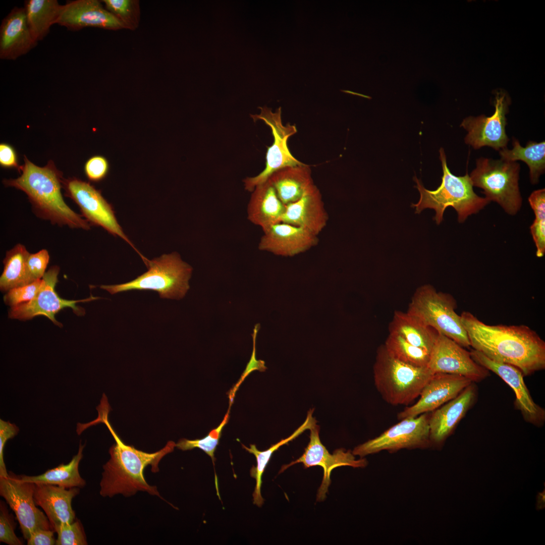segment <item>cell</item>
<instances>
[{
    "label": "cell",
    "instance_id": "4dcf8cb0",
    "mask_svg": "<svg viewBox=\"0 0 545 545\" xmlns=\"http://www.w3.org/2000/svg\"><path fill=\"white\" fill-rule=\"evenodd\" d=\"M513 148L507 147L500 150L501 158L511 161L522 160L529 169L530 182L536 184L545 170V142L529 141L525 147H522L518 140L513 138Z\"/></svg>",
    "mask_w": 545,
    "mask_h": 545
},
{
    "label": "cell",
    "instance_id": "ac0fdd59",
    "mask_svg": "<svg viewBox=\"0 0 545 545\" xmlns=\"http://www.w3.org/2000/svg\"><path fill=\"white\" fill-rule=\"evenodd\" d=\"M473 383L459 375L434 373L422 389L418 401L399 412L398 418L401 420L433 411L455 398Z\"/></svg>",
    "mask_w": 545,
    "mask_h": 545
},
{
    "label": "cell",
    "instance_id": "83f0119b",
    "mask_svg": "<svg viewBox=\"0 0 545 545\" xmlns=\"http://www.w3.org/2000/svg\"><path fill=\"white\" fill-rule=\"evenodd\" d=\"M313 412V409H310L307 412L304 422L291 435L285 439H282L265 451H259L255 445H250V448L242 445L243 447L246 451L253 454L256 458V466L252 467L251 469L250 475L256 480V485L253 493V504L258 507H261L264 502L261 494L262 476L272 454L280 447L294 440L306 429H310L316 424V421L312 416Z\"/></svg>",
    "mask_w": 545,
    "mask_h": 545
},
{
    "label": "cell",
    "instance_id": "836d02e7",
    "mask_svg": "<svg viewBox=\"0 0 545 545\" xmlns=\"http://www.w3.org/2000/svg\"><path fill=\"white\" fill-rule=\"evenodd\" d=\"M528 201L535 214L530 232L536 248V255L541 257L545 253V189L534 191Z\"/></svg>",
    "mask_w": 545,
    "mask_h": 545
},
{
    "label": "cell",
    "instance_id": "8d00e7d4",
    "mask_svg": "<svg viewBox=\"0 0 545 545\" xmlns=\"http://www.w3.org/2000/svg\"><path fill=\"white\" fill-rule=\"evenodd\" d=\"M56 532L58 534L57 545L87 544L83 528L78 520L71 523H62Z\"/></svg>",
    "mask_w": 545,
    "mask_h": 545
},
{
    "label": "cell",
    "instance_id": "74e56055",
    "mask_svg": "<svg viewBox=\"0 0 545 545\" xmlns=\"http://www.w3.org/2000/svg\"><path fill=\"white\" fill-rule=\"evenodd\" d=\"M41 283L42 279L24 286L13 288L4 296V301L11 307L28 302L37 295Z\"/></svg>",
    "mask_w": 545,
    "mask_h": 545
},
{
    "label": "cell",
    "instance_id": "d590c367",
    "mask_svg": "<svg viewBox=\"0 0 545 545\" xmlns=\"http://www.w3.org/2000/svg\"><path fill=\"white\" fill-rule=\"evenodd\" d=\"M229 410L219 426L212 429L206 437L193 440L183 438L176 444V447L182 451L191 450L195 448H199L211 457L214 464V452L219 445L223 429L229 420Z\"/></svg>",
    "mask_w": 545,
    "mask_h": 545
},
{
    "label": "cell",
    "instance_id": "ab89813d",
    "mask_svg": "<svg viewBox=\"0 0 545 545\" xmlns=\"http://www.w3.org/2000/svg\"><path fill=\"white\" fill-rule=\"evenodd\" d=\"M49 260V255L46 249H41L35 253H30L27 258V264L32 283L42 278Z\"/></svg>",
    "mask_w": 545,
    "mask_h": 545
},
{
    "label": "cell",
    "instance_id": "277c9868",
    "mask_svg": "<svg viewBox=\"0 0 545 545\" xmlns=\"http://www.w3.org/2000/svg\"><path fill=\"white\" fill-rule=\"evenodd\" d=\"M443 175L440 186L434 190L424 188L416 177L414 180L415 187L420 193V199L411 206L415 208V213H419L425 208L433 209L435 211L433 220L440 224L443 220L445 209L453 207L457 212L458 220L464 222L472 214L477 213L489 201L485 197L478 196L473 191V184L468 172L463 176L453 175L447 166L446 156L443 148L440 149Z\"/></svg>",
    "mask_w": 545,
    "mask_h": 545
},
{
    "label": "cell",
    "instance_id": "52a82bcc",
    "mask_svg": "<svg viewBox=\"0 0 545 545\" xmlns=\"http://www.w3.org/2000/svg\"><path fill=\"white\" fill-rule=\"evenodd\" d=\"M456 308V301L451 295L438 292L431 285H425L417 289L407 312L439 334L465 348H469V340L461 316L455 311Z\"/></svg>",
    "mask_w": 545,
    "mask_h": 545
},
{
    "label": "cell",
    "instance_id": "5bb4252c",
    "mask_svg": "<svg viewBox=\"0 0 545 545\" xmlns=\"http://www.w3.org/2000/svg\"><path fill=\"white\" fill-rule=\"evenodd\" d=\"M510 99L503 92H498L494 102L495 111L489 116H469L464 119L460 126L465 129L464 141L474 149L487 146L496 150L506 148L509 139L506 132L507 118Z\"/></svg>",
    "mask_w": 545,
    "mask_h": 545
},
{
    "label": "cell",
    "instance_id": "4fadbf2b",
    "mask_svg": "<svg viewBox=\"0 0 545 545\" xmlns=\"http://www.w3.org/2000/svg\"><path fill=\"white\" fill-rule=\"evenodd\" d=\"M35 487V483L23 481L19 476L0 477V495L15 512L27 540L37 530L51 529L47 517L36 507Z\"/></svg>",
    "mask_w": 545,
    "mask_h": 545
},
{
    "label": "cell",
    "instance_id": "d6a6232c",
    "mask_svg": "<svg viewBox=\"0 0 545 545\" xmlns=\"http://www.w3.org/2000/svg\"><path fill=\"white\" fill-rule=\"evenodd\" d=\"M384 345L388 353L400 361L416 367L428 366L430 353L413 345L397 334L389 333Z\"/></svg>",
    "mask_w": 545,
    "mask_h": 545
},
{
    "label": "cell",
    "instance_id": "7a4b0ae2",
    "mask_svg": "<svg viewBox=\"0 0 545 545\" xmlns=\"http://www.w3.org/2000/svg\"><path fill=\"white\" fill-rule=\"evenodd\" d=\"M97 418L88 423V426L102 422L107 427L115 441L110 449V460L103 466V472L100 483V494L112 497L122 494L126 497L135 495L138 491L146 492L151 495L160 497L157 487L146 481L144 471L148 465L153 472H158V464L167 454L173 451L176 444L169 441L160 450L146 453L125 444L114 430L108 420L111 407L107 399L103 398L97 407Z\"/></svg>",
    "mask_w": 545,
    "mask_h": 545
},
{
    "label": "cell",
    "instance_id": "9c48e42d",
    "mask_svg": "<svg viewBox=\"0 0 545 545\" xmlns=\"http://www.w3.org/2000/svg\"><path fill=\"white\" fill-rule=\"evenodd\" d=\"M259 108L260 113L251 115V117L254 121H263L270 128L274 141L267 148L264 170L257 175L247 177L243 181L245 189L250 192L256 186L267 181L278 170L288 166L304 164L295 158L289 150L288 140L297 130L295 125L283 124L281 107L277 108L275 112L266 106Z\"/></svg>",
    "mask_w": 545,
    "mask_h": 545
},
{
    "label": "cell",
    "instance_id": "7c38bea8",
    "mask_svg": "<svg viewBox=\"0 0 545 545\" xmlns=\"http://www.w3.org/2000/svg\"><path fill=\"white\" fill-rule=\"evenodd\" d=\"M59 271V266L54 265L45 272L42 278L40 289L35 297L28 302L11 307L9 311V318L28 320L36 316L42 315L61 328L63 324L57 320L55 315L62 309L71 308L77 315H83L85 313L84 310L78 307L76 304L92 301L98 299V297L91 296L88 298L78 300L62 298L55 290L56 284L59 281L58 277Z\"/></svg>",
    "mask_w": 545,
    "mask_h": 545
},
{
    "label": "cell",
    "instance_id": "d4e9b609",
    "mask_svg": "<svg viewBox=\"0 0 545 545\" xmlns=\"http://www.w3.org/2000/svg\"><path fill=\"white\" fill-rule=\"evenodd\" d=\"M247 206V218L265 232L281 223L285 205L279 198L269 182L256 186L253 190Z\"/></svg>",
    "mask_w": 545,
    "mask_h": 545
},
{
    "label": "cell",
    "instance_id": "ba28073f",
    "mask_svg": "<svg viewBox=\"0 0 545 545\" xmlns=\"http://www.w3.org/2000/svg\"><path fill=\"white\" fill-rule=\"evenodd\" d=\"M520 167L516 161L480 157L470 178L473 186L483 190L485 198L498 203L508 214L519 210L522 199L519 187Z\"/></svg>",
    "mask_w": 545,
    "mask_h": 545
},
{
    "label": "cell",
    "instance_id": "f1b7e54d",
    "mask_svg": "<svg viewBox=\"0 0 545 545\" xmlns=\"http://www.w3.org/2000/svg\"><path fill=\"white\" fill-rule=\"evenodd\" d=\"M57 0H28L24 9L28 25L34 40L43 39L56 24L61 8Z\"/></svg>",
    "mask_w": 545,
    "mask_h": 545
},
{
    "label": "cell",
    "instance_id": "8fae6325",
    "mask_svg": "<svg viewBox=\"0 0 545 545\" xmlns=\"http://www.w3.org/2000/svg\"><path fill=\"white\" fill-rule=\"evenodd\" d=\"M427 413L401 419L380 435L356 446L352 452L362 458L384 450L427 448L431 445Z\"/></svg>",
    "mask_w": 545,
    "mask_h": 545
},
{
    "label": "cell",
    "instance_id": "e575fe53",
    "mask_svg": "<svg viewBox=\"0 0 545 545\" xmlns=\"http://www.w3.org/2000/svg\"><path fill=\"white\" fill-rule=\"evenodd\" d=\"M105 9L115 16L124 28L134 30L140 19L139 2L135 0H103Z\"/></svg>",
    "mask_w": 545,
    "mask_h": 545
},
{
    "label": "cell",
    "instance_id": "1f68e13d",
    "mask_svg": "<svg viewBox=\"0 0 545 545\" xmlns=\"http://www.w3.org/2000/svg\"><path fill=\"white\" fill-rule=\"evenodd\" d=\"M30 253L22 244H17L6 252L4 268L0 278V289L8 292L17 287L32 283L29 275L27 261Z\"/></svg>",
    "mask_w": 545,
    "mask_h": 545
},
{
    "label": "cell",
    "instance_id": "7402d4cb",
    "mask_svg": "<svg viewBox=\"0 0 545 545\" xmlns=\"http://www.w3.org/2000/svg\"><path fill=\"white\" fill-rule=\"evenodd\" d=\"M328 219L321 194L314 184L299 199L285 205L281 222L303 228L318 236Z\"/></svg>",
    "mask_w": 545,
    "mask_h": 545
},
{
    "label": "cell",
    "instance_id": "5b68a950",
    "mask_svg": "<svg viewBox=\"0 0 545 545\" xmlns=\"http://www.w3.org/2000/svg\"><path fill=\"white\" fill-rule=\"evenodd\" d=\"M374 384L383 399L392 405H408L418 397L434 373L392 356L384 345L377 350L373 366Z\"/></svg>",
    "mask_w": 545,
    "mask_h": 545
},
{
    "label": "cell",
    "instance_id": "60d3db41",
    "mask_svg": "<svg viewBox=\"0 0 545 545\" xmlns=\"http://www.w3.org/2000/svg\"><path fill=\"white\" fill-rule=\"evenodd\" d=\"M0 541L9 545H21L23 542L15 533L14 522L4 504L1 503Z\"/></svg>",
    "mask_w": 545,
    "mask_h": 545
},
{
    "label": "cell",
    "instance_id": "f35d334b",
    "mask_svg": "<svg viewBox=\"0 0 545 545\" xmlns=\"http://www.w3.org/2000/svg\"><path fill=\"white\" fill-rule=\"evenodd\" d=\"M84 170L89 181L99 182L107 176L110 170V164L104 156L95 155L87 160Z\"/></svg>",
    "mask_w": 545,
    "mask_h": 545
},
{
    "label": "cell",
    "instance_id": "d6986e66",
    "mask_svg": "<svg viewBox=\"0 0 545 545\" xmlns=\"http://www.w3.org/2000/svg\"><path fill=\"white\" fill-rule=\"evenodd\" d=\"M56 24L77 31L86 27L117 30L121 22L97 0H75L61 6Z\"/></svg>",
    "mask_w": 545,
    "mask_h": 545
},
{
    "label": "cell",
    "instance_id": "8992f818",
    "mask_svg": "<svg viewBox=\"0 0 545 545\" xmlns=\"http://www.w3.org/2000/svg\"><path fill=\"white\" fill-rule=\"evenodd\" d=\"M148 270L134 280L125 283L101 285L100 288L113 295L130 290H152L161 298L179 300L189 289L192 267L182 260L176 252L165 254L144 262Z\"/></svg>",
    "mask_w": 545,
    "mask_h": 545
},
{
    "label": "cell",
    "instance_id": "484cf974",
    "mask_svg": "<svg viewBox=\"0 0 545 545\" xmlns=\"http://www.w3.org/2000/svg\"><path fill=\"white\" fill-rule=\"evenodd\" d=\"M268 180L285 205L297 201L314 184L311 168L305 164L280 169Z\"/></svg>",
    "mask_w": 545,
    "mask_h": 545
},
{
    "label": "cell",
    "instance_id": "ee69618b",
    "mask_svg": "<svg viewBox=\"0 0 545 545\" xmlns=\"http://www.w3.org/2000/svg\"><path fill=\"white\" fill-rule=\"evenodd\" d=\"M52 530L38 529L32 533L28 539V545H53L56 540L53 537Z\"/></svg>",
    "mask_w": 545,
    "mask_h": 545
},
{
    "label": "cell",
    "instance_id": "e0dca14e",
    "mask_svg": "<svg viewBox=\"0 0 545 545\" xmlns=\"http://www.w3.org/2000/svg\"><path fill=\"white\" fill-rule=\"evenodd\" d=\"M470 355L478 364L496 373L514 391L515 405L528 422L540 426L545 420L544 410L533 400L524 383L522 372L517 367L490 359L481 352L472 349Z\"/></svg>",
    "mask_w": 545,
    "mask_h": 545
},
{
    "label": "cell",
    "instance_id": "6da1fadb",
    "mask_svg": "<svg viewBox=\"0 0 545 545\" xmlns=\"http://www.w3.org/2000/svg\"><path fill=\"white\" fill-rule=\"evenodd\" d=\"M470 347L490 359L512 365L524 376L545 368V342L525 325H489L468 311L460 315Z\"/></svg>",
    "mask_w": 545,
    "mask_h": 545
},
{
    "label": "cell",
    "instance_id": "b9f144b4",
    "mask_svg": "<svg viewBox=\"0 0 545 545\" xmlns=\"http://www.w3.org/2000/svg\"><path fill=\"white\" fill-rule=\"evenodd\" d=\"M18 432L19 428L15 424L0 420V477L9 475L4 460V449L7 441L14 438Z\"/></svg>",
    "mask_w": 545,
    "mask_h": 545
},
{
    "label": "cell",
    "instance_id": "ffe728a7",
    "mask_svg": "<svg viewBox=\"0 0 545 545\" xmlns=\"http://www.w3.org/2000/svg\"><path fill=\"white\" fill-rule=\"evenodd\" d=\"M258 249L282 256H293L317 245V235L300 227L279 223L263 232Z\"/></svg>",
    "mask_w": 545,
    "mask_h": 545
},
{
    "label": "cell",
    "instance_id": "7bdbcfd3",
    "mask_svg": "<svg viewBox=\"0 0 545 545\" xmlns=\"http://www.w3.org/2000/svg\"><path fill=\"white\" fill-rule=\"evenodd\" d=\"M0 165L5 169H16L20 172L21 166L18 163L16 151L8 143L0 144Z\"/></svg>",
    "mask_w": 545,
    "mask_h": 545
},
{
    "label": "cell",
    "instance_id": "44dd1931",
    "mask_svg": "<svg viewBox=\"0 0 545 545\" xmlns=\"http://www.w3.org/2000/svg\"><path fill=\"white\" fill-rule=\"evenodd\" d=\"M476 389L473 383L458 396L434 410L429 417L431 445H441L474 404Z\"/></svg>",
    "mask_w": 545,
    "mask_h": 545
},
{
    "label": "cell",
    "instance_id": "30bf717a",
    "mask_svg": "<svg viewBox=\"0 0 545 545\" xmlns=\"http://www.w3.org/2000/svg\"><path fill=\"white\" fill-rule=\"evenodd\" d=\"M62 185L65 191V195L78 206L81 215L91 226L101 227L114 236L121 237L138 253L142 259L144 258L123 231L112 205L102 196L100 190L89 182L76 177L64 179Z\"/></svg>",
    "mask_w": 545,
    "mask_h": 545
},
{
    "label": "cell",
    "instance_id": "2e32d148",
    "mask_svg": "<svg viewBox=\"0 0 545 545\" xmlns=\"http://www.w3.org/2000/svg\"><path fill=\"white\" fill-rule=\"evenodd\" d=\"M427 367L433 373L459 375L473 382L482 380L489 374V370L472 359L470 352L440 334L430 352Z\"/></svg>",
    "mask_w": 545,
    "mask_h": 545
},
{
    "label": "cell",
    "instance_id": "603a6c76",
    "mask_svg": "<svg viewBox=\"0 0 545 545\" xmlns=\"http://www.w3.org/2000/svg\"><path fill=\"white\" fill-rule=\"evenodd\" d=\"M37 44L29 29L24 8H14L0 27V58L15 60Z\"/></svg>",
    "mask_w": 545,
    "mask_h": 545
},
{
    "label": "cell",
    "instance_id": "f546056e",
    "mask_svg": "<svg viewBox=\"0 0 545 545\" xmlns=\"http://www.w3.org/2000/svg\"><path fill=\"white\" fill-rule=\"evenodd\" d=\"M84 446L80 443L78 453L68 464H61L39 475H21L19 477L23 481L35 484L56 485L66 488L83 487L86 482L81 477L78 468L79 463L83 457L82 452Z\"/></svg>",
    "mask_w": 545,
    "mask_h": 545
},
{
    "label": "cell",
    "instance_id": "3957f363",
    "mask_svg": "<svg viewBox=\"0 0 545 545\" xmlns=\"http://www.w3.org/2000/svg\"><path fill=\"white\" fill-rule=\"evenodd\" d=\"M24 160V164L20 169V176L4 179L3 184L24 192L38 217L59 226L89 230L91 225L87 221L65 202L61 192L63 173L57 169L53 161L50 160L46 166L40 167L25 155Z\"/></svg>",
    "mask_w": 545,
    "mask_h": 545
},
{
    "label": "cell",
    "instance_id": "4316f807",
    "mask_svg": "<svg viewBox=\"0 0 545 545\" xmlns=\"http://www.w3.org/2000/svg\"><path fill=\"white\" fill-rule=\"evenodd\" d=\"M389 329V333L400 335L410 344L430 354L439 335L417 317L398 310L394 312Z\"/></svg>",
    "mask_w": 545,
    "mask_h": 545
},
{
    "label": "cell",
    "instance_id": "9a60e30c",
    "mask_svg": "<svg viewBox=\"0 0 545 545\" xmlns=\"http://www.w3.org/2000/svg\"><path fill=\"white\" fill-rule=\"evenodd\" d=\"M309 430V442L303 454L296 460L283 466L280 472L297 463H302L305 468L315 466L321 467L323 475L318 489L316 500L322 501L326 498L331 483V474L335 468L345 466L363 468L367 465V461L364 458L356 459L352 452L343 449H337L333 454H330L320 440L319 427L315 424Z\"/></svg>",
    "mask_w": 545,
    "mask_h": 545
},
{
    "label": "cell",
    "instance_id": "cb8c5ba5",
    "mask_svg": "<svg viewBox=\"0 0 545 545\" xmlns=\"http://www.w3.org/2000/svg\"><path fill=\"white\" fill-rule=\"evenodd\" d=\"M79 493V487L67 489L56 485L35 484V503L44 510L54 531L62 523L74 521L75 513L72 507V501Z\"/></svg>",
    "mask_w": 545,
    "mask_h": 545
}]
</instances>
